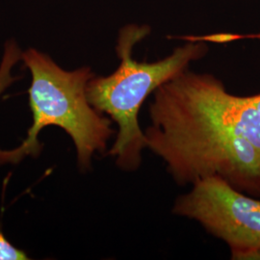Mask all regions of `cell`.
Returning <instances> with one entry per match:
<instances>
[{
  "label": "cell",
  "instance_id": "6da1fadb",
  "mask_svg": "<svg viewBox=\"0 0 260 260\" xmlns=\"http://www.w3.org/2000/svg\"><path fill=\"white\" fill-rule=\"evenodd\" d=\"M147 149L179 185L221 177L260 198V113L209 74L186 70L152 93Z\"/></svg>",
  "mask_w": 260,
  "mask_h": 260
},
{
  "label": "cell",
  "instance_id": "7a4b0ae2",
  "mask_svg": "<svg viewBox=\"0 0 260 260\" xmlns=\"http://www.w3.org/2000/svg\"><path fill=\"white\" fill-rule=\"evenodd\" d=\"M150 34L149 25L127 24L118 35L116 52L121 63L108 76H93L87 85V98L95 110L110 117L118 124V134L108 155L125 172H135L142 164L147 149L138 114L149 94L177 77L189 65L208 52L205 41L187 37L188 43L172 54L155 62H138L133 49Z\"/></svg>",
  "mask_w": 260,
  "mask_h": 260
},
{
  "label": "cell",
  "instance_id": "3957f363",
  "mask_svg": "<svg viewBox=\"0 0 260 260\" xmlns=\"http://www.w3.org/2000/svg\"><path fill=\"white\" fill-rule=\"evenodd\" d=\"M21 60L31 74L28 93L33 123L19 147L0 149V166L39 156L43 149L39 140L41 131L54 125L70 135L78 167L88 170L93 155L105 151L114 134L111 119L95 110L88 101L87 85L94 76L92 70L82 67L66 71L35 48L23 51Z\"/></svg>",
  "mask_w": 260,
  "mask_h": 260
},
{
  "label": "cell",
  "instance_id": "277c9868",
  "mask_svg": "<svg viewBox=\"0 0 260 260\" xmlns=\"http://www.w3.org/2000/svg\"><path fill=\"white\" fill-rule=\"evenodd\" d=\"M179 196L177 216L196 220L225 242L233 259H260V198L247 196L221 177H207Z\"/></svg>",
  "mask_w": 260,
  "mask_h": 260
},
{
  "label": "cell",
  "instance_id": "5b68a950",
  "mask_svg": "<svg viewBox=\"0 0 260 260\" xmlns=\"http://www.w3.org/2000/svg\"><path fill=\"white\" fill-rule=\"evenodd\" d=\"M22 51L14 40H9L5 47L0 63V96L12 84L16 81V77L12 75V70L21 60Z\"/></svg>",
  "mask_w": 260,
  "mask_h": 260
},
{
  "label": "cell",
  "instance_id": "8992f818",
  "mask_svg": "<svg viewBox=\"0 0 260 260\" xmlns=\"http://www.w3.org/2000/svg\"><path fill=\"white\" fill-rule=\"evenodd\" d=\"M29 259L27 254L10 243L0 232V260Z\"/></svg>",
  "mask_w": 260,
  "mask_h": 260
},
{
  "label": "cell",
  "instance_id": "52a82bcc",
  "mask_svg": "<svg viewBox=\"0 0 260 260\" xmlns=\"http://www.w3.org/2000/svg\"><path fill=\"white\" fill-rule=\"evenodd\" d=\"M251 103H253V105L255 106V108L257 109V111L260 113V93L254 94V95H251Z\"/></svg>",
  "mask_w": 260,
  "mask_h": 260
}]
</instances>
